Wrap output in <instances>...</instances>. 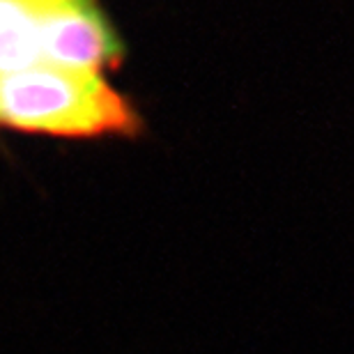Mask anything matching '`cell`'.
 Returning a JSON list of instances; mask_svg holds the SVG:
<instances>
[{"mask_svg": "<svg viewBox=\"0 0 354 354\" xmlns=\"http://www.w3.org/2000/svg\"><path fill=\"white\" fill-rule=\"evenodd\" d=\"M0 122L53 136L133 133L138 115L97 72L39 62L0 76Z\"/></svg>", "mask_w": 354, "mask_h": 354, "instance_id": "obj_1", "label": "cell"}, {"mask_svg": "<svg viewBox=\"0 0 354 354\" xmlns=\"http://www.w3.org/2000/svg\"><path fill=\"white\" fill-rule=\"evenodd\" d=\"M122 44L95 0H55L41 19V62L81 72L115 65Z\"/></svg>", "mask_w": 354, "mask_h": 354, "instance_id": "obj_2", "label": "cell"}, {"mask_svg": "<svg viewBox=\"0 0 354 354\" xmlns=\"http://www.w3.org/2000/svg\"><path fill=\"white\" fill-rule=\"evenodd\" d=\"M55 0H0V76L41 62V19Z\"/></svg>", "mask_w": 354, "mask_h": 354, "instance_id": "obj_3", "label": "cell"}]
</instances>
